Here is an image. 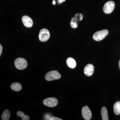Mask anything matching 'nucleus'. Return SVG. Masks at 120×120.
Returning a JSON list of instances; mask_svg holds the SVG:
<instances>
[{
  "mask_svg": "<svg viewBox=\"0 0 120 120\" xmlns=\"http://www.w3.org/2000/svg\"><path fill=\"white\" fill-rule=\"evenodd\" d=\"M109 31L107 30L99 31L95 32L93 36L94 40L96 41H100L103 40L109 34Z\"/></svg>",
  "mask_w": 120,
  "mask_h": 120,
  "instance_id": "f257e3e1",
  "label": "nucleus"
},
{
  "mask_svg": "<svg viewBox=\"0 0 120 120\" xmlns=\"http://www.w3.org/2000/svg\"><path fill=\"white\" fill-rule=\"evenodd\" d=\"M61 77V75L58 71H52L46 73L45 77L47 81H51L59 79Z\"/></svg>",
  "mask_w": 120,
  "mask_h": 120,
  "instance_id": "f03ea898",
  "label": "nucleus"
},
{
  "mask_svg": "<svg viewBox=\"0 0 120 120\" xmlns=\"http://www.w3.org/2000/svg\"><path fill=\"white\" fill-rule=\"evenodd\" d=\"M15 65L16 68L17 69L23 70L27 67V62L24 58H18L15 60Z\"/></svg>",
  "mask_w": 120,
  "mask_h": 120,
  "instance_id": "7ed1b4c3",
  "label": "nucleus"
},
{
  "mask_svg": "<svg viewBox=\"0 0 120 120\" xmlns=\"http://www.w3.org/2000/svg\"><path fill=\"white\" fill-rule=\"evenodd\" d=\"M50 34L49 30L46 28H43L39 32L38 38L41 41L45 42L49 38Z\"/></svg>",
  "mask_w": 120,
  "mask_h": 120,
  "instance_id": "20e7f679",
  "label": "nucleus"
},
{
  "mask_svg": "<svg viewBox=\"0 0 120 120\" xmlns=\"http://www.w3.org/2000/svg\"><path fill=\"white\" fill-rule=\"evenodd\" d=\"M43 104L49 107H53L56 106L58 103V101L54 98H48L44 99L43 101Z\"/></svg>",
  "mask_w": 120,
  "mask_h": 120,
  "instance_id": "39448f33",
  "label": "nucleus"
},
{
  "mask_svg": "<svg viewBox=\"0 0 120 120\" xmlns=\"http://www.w3.org/2000/svg\"><path fill=\"white\" fill-rule=\"evenodd\" d=\"M115 8V3L113 1H110L105 4L103 10L106 14H109L112 13Z\"/></svg>",
  "mask_w": 120,
  "mask_h": 120,
  "instance_id": "423d86ee",
  "label": "nucleus"
},
{
  "mask_svg": "<svg viewBox=\"0 0 120 120\" xmlns=\"http://www.w3.org/2000/svg\"><path fill=\"white\" fill-rule=\"evenodd\" d=\"M82 114L84 119L90 120L92 117V112L89 107L87 106H84L82 109Z\"/></svg>",
  "mask_w": 120,
  "mask_h": 120,
  "instance_id": "0eeeda50",
  "label": "nucleus"
},
{
  "mask_svg": "<svg viewBox=\"0 0 120 120\" xmlns=\"http://www.w3.org/2000/svg\"><path fill=\"white\" fill-rule=\"evenodd\" d=\"M22 21L23 25L26 27H31L33 24L32 19L30 17L27 15H24L22 18Z\"/></svg>",
  "mask_w": 120,
  "mask_h": 120,
  "instance_id": "6e6552de",
  "label": "nucleus"
},
{
  "mask_svg": "<svg viewBox=\"0 0 120 120\" xmlns=\"http://www.w3.org/2000/svg\"><path fill=\"white\" fill-rule=\"evenodd\" d=\"M94 70V67L93 65L89 64L87 65L84 68V72L85 75L87 76H90L93 75Z\"/></svg>",
  "mask_w": 120,
  "mask_h": 120,
  "instance_id": "1a4fd4ad",
  "label": "nucleus"
},
{
  "mask_svg": "<svg viewBox=\"0 0 120 120\" xmlns=\"http://www.w3.org/2000/svg\"><path fill=\"white\" fill-rule=\"evenodd\" d=\"M66 62L68 66L71 68H74L76 67V63L75 60L72 57L67 58Z\"/></svg>",
  "mask_w": 120,
  "mask_h": 120,
  "instance_id": "9d476101",
  "label": "nucleus"
},
{
  "mask_svg": "<svg viewBox=\"0 0 120 120\" xmlns=\"http://www.w3.org/2000/svg\"><path fill=\"white\" fill-rule=\"evenodd\" d=\"M101 114L102 120H109L108 112H107V109L105 107H102L101 109Z\"/></svg>",
  "mask_w": 120,
  "mask_h": 120,
  "instance_id": "9b49d317",
  "label": "nucleus"
},
{
  "mask_svg": "<svg viewBox=\"0 0 120 120\" xmlns=\"http://www.w3.org/2000/svg\"><path fill=\"white\" fill-rule=\"evenodd\" d=\"M11 88L15 91H19L22 90V86L21 84L19 83L14 82L11 84Z\"/></svg>",
  "mask_w": 120,
  "mask_h": 120,
  "instance_id": "f8f14e48",
  "label": "nucleus"
},
{
  "mask_svg": "<svg viewBox=\"0 0 120 120\" xmlns=\"http://www.w3.org/2000/svg\"><path fill=\"white\" fill-rule=\"evenodd\" d=\"M11 115V112L8 110H5L1 115V119L2 120H9Z\"/></svg>",
  "mask_w": 120,
  "mask_h": 120,
  "instance_id": "ddd939ff",
  "label": "nucleus"
},
{
  "mask_svg": "<svg viewBox=\"0 0 120 120\" xmlns=\"http://www.w3.org/2000/svg\"><path fill=\"white\" fill-rule=\"evenodd\" d=\"M113 110L114 113L117 115L120 114V101L116 102L113 105Z\"/></svg>",
  "mask_w": 120,
  "mask_h": 120,
  "instance_id": "4468645a",
  "label": "nucleus"
},
{
  "mask_svg": "<svg viewBox=\"0 0 120 120\" xmlns=\"http://www.w3.org/2000/svg\"><path fill=\"white\" fill-rule=\"evenodd\" d=\"M79 21V19L76 17L74 16L72 19L71 22V27L73 28H77L78 26V22Z\"/></svg>",
  "mask_w": 120,
  "mask_h": 120,
  "instance_id": "2eb2a0df",
  "label": "nucleus"
},
{
  "mask_svg": "<svg viewBox=\"0 0 120 120\" xmlns=\"http://www.w3.org/2000/svg\"><path fill=\"white\" fill-rule=\"evenodd\" d=\"M16 114L18 116L22 117V120H30V118L29 116L27 115H26L23 112L21 111H18L16 113Z\"/></svg>",
  "mask_w": 120,
  "mask_h": 120,
  "instance_id": "dca6fc26",
  "label": "nucleus"
},
{
  "mask_svg": "<svg viewBox=\"0 0 120 120\" xmlns=\"http://www.w3.org/2000/svg\"><path fill=\"white\" fill-rule=\"evenodd\" d=\"M75 17H76L79 21H81L83 18V16L82 14L81 13H77L75 16Z\"/></svg>",
  "mask_w": 120,
  "mask_h": 120,
  "instance_id": "f3484780",
  "label": "nucleus"
},
{
  "mask_svg": "<svg viewBox=\"0 0 120 120\" xmlns=\"http://www.w3.org/2000/svg\"><path fill=\"white\" fill-rule=\"evenodd\" d=\"M62 119H61L58 117H56L55 116H52L50 118L49 120H62Z\"/></svg>",
  "mask_w": 120,
  "mask_h": 120,
  "instance_id": "a211bd4d",
  "label": "nucleus"
},
{
  "mask_svg": "<svg viewBox=\"0 0 120 120\" xmlns=\"http://www.w3.org/2000/svg\"><path fill=\"white\" fill-rule=\"evenodd\" d=\"M52 116H50V114H46L45 116V120H49L50 118Z\"/></svg>",
  "mask_w": 120,
  "mask_h": 120,
  "instance_id": "6ab92c4d",
  "label": "nucleus"
},
{
  "mask_svg": "<svg viewBox=\"0 0 120 120\" xmlns=\"http://www.w3.org/2000/svg\"><path fill=\"white\" fill-rule=\"evenodd\" d=\"M2 49H3V48H2V46L1 44L0 45V56H1L2 54Z\"/></svg>",
  "mask_w": 120,
  "mask_h": 120,
  "instance_id": "aec40b11",
  "label": "nucleus"
},
{
  "mask_svg": "<svg viewBox=\"0 0 120 120\" xmlns=\"http://www.w3.org/2000/svg\"><path fill=\"white\" fill-rule=\"evenodd\" d=\"M65 0H58V4H60L62 3V2H64L65 1Z\"/></svg>",
  "mask_w": 120,
  "mask_h": 120,
  "instance_id": "412c9836",
  "label": "nucleus"
},
{
  "mask_svg": "<svg viewBox=\"0 0 120 120\" xmlns=\"http://www.w3.org/2000/svg\"><path fill=\"white\" fill-rule=\"evenodd\" d=\"M52 4H53L54 5L56 4V1H55V0H54L53 1Z\"/></svg>",
  "mask_w": 120,
  "mask_h": 120,
  "instance_id": "4be33fe9",
  "label": "nucleus"
},
{
  "mask_svg": "<svg viewBox=\"0 0 120 120\" xmlns=\"http://www.w3.org/2000/svg\"><path fill=\"white\" fill-rule=\"evenodd\" d=\"M118 65H119V68H120V61H119V63H118Z\"/></svg>",
  "mask_w": 120,
  "mask_h": 120,
  "instance_id": "5701e85b",
  "label": "nucleus"
}]
</instances>
